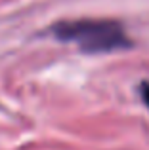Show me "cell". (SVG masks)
<instances>
[{
	"mask_svg": "<svg viewBox=\"0 0 149 150\" xmlns=\"http://www.w3.org/2000/svg\"><path fill=\"white\" fill-rule=\"evenodd\" d=\"M52 34L61 42H71L86 53H111L132 46L124 27L115 19H71L52 27Z\"/></svg>",
	"mask_w": 149,
	"mask_h": 150,
	"instance_id": "cell-1",
	"label": "cell"
},
{
	"mask_svg": "<svg viewBox=\"0 0 149 150\" xmlns=\"http://www.w3.org/2000/svg\"><path fill=\"white\" fill-rule=\"evenodd\" d=\"M140 93H142V99L145 103V106L149 108V82H143V84L140 86Z\"/></svg>",
	"mask_w": 149,
	"mask_h": 150,
	"instance_id": "cell-2",
	"label": "cell"
}]
</instances>
